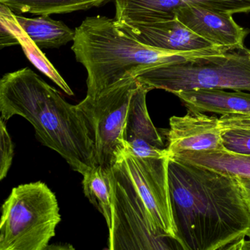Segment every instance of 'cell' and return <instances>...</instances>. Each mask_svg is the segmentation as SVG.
<instances>
[{
  "instance_id": "5",
  "label": "cell",
  "mask_w": 250,
  "mask_h": 250,
  "mask_svg": "<svg viewBox=\"0 0 250 250\" xmlns=\"http://www.w3.org/2000/svg\"><path fill=\"white\" fill-rule=\"evenodd\" d=\"M150 88L174 94L200 89H229L250 92V50L232 49L222 55L165 64L137 77Z\"/></svg>"
},
{
  "instance_id": "3",
  "label": "cell",
  "mask_w": 250,
  "mask_h": 250,
  "mask_svg": "<svg viewBox=\"0 0 250 250\" xmlns=\"http://www.w3.org/2000/svg\"><path fill=\"white\" fill-rule=\"evenodd\" d=\"M71 49L87 73V96L95 98L118 83L165 64L222 55L229 46L192 52L163 50L143 44L115 19L87 17L75 30Z\"/></svg>"
},
{
  "instance_id": "16",
  "label": "cell",
  "mask_w": 250,
  "mask_h": 250,
  "mask_svg": "<svg viewBox=\"0 0 250 250\" xmlns=\"http://www.w3.org/2000/svg\"><path fill=\"white\" fill-rule=\"evenodd\" d=\"M225 172L234 176L250 178V155L241 154L225 150L212 152H184L170 157Z\"/></svg>"
},
{
  "instance_id": "15",
  "label": "cell",
  "mask_w": 250,
  "mask_h": 250,
  "mask_svg": "<svg viewBox=\"0 0 250 250\" xmlns=\"http://www.w3.org/2000/svg\"><path fill=\"white\" fill-rule=\"evenodd\" d=\"M15 17L19 25L41 49H59L73 42L75 37V30L49 16L26 18L15 14Z\"/></svg>"
},
{
  "instance_id": "13",
  "label": "cell",
  "mask_w": 250,
  "mask_h": 250,
  "mask_svg": "<svg viewBox=\"0 0 250 250\" xmlns=\"http://www.w3.org/2000/svg\"><path fill=\"white\" fill-rule=\"evenodd\" d=\"M120 24L139 42L156 49L192 52L218 46L197 36L177 17L156 22Z\"/></svg>"
},
{
  "instance_id": "10",
  "label": "cell",
  "mask_w": 250,
  "mask_h": 250,
  "mask_svg": "<svg viewBox=\"0 0 250 250\" xmlns=\"http://www.w3.org/2000/svg\"><path fill=\"white\" fill-rule=\"evenodd\" d=\"M219 118L203 112L188 111L182 117L172 116L167 130L169 157L184 152L225 150Z\"/></svg>"
},
{
  "instance_id": "8",
  "label": "cell",
  "mask_w": 250,
  "mask_h": 250,
  "mask_svg": "<svg viewBox=\"0 0 250 250\" xmlns=\"http://www.w3.org/2000/svg\"><path fill=\"white\" fill-rule=\"evenodd\" d=\"M169 156L142 158L127 151L118 162L144 202L155 229L177 241L169 194Z\"/></svg>"
},
{
  "instance_id": "14",
  "label": "cell",
  "mask_w": 250,
  "mask_h": 250,
  "mask_svg": "<svg viewBox=\"0 0 250 250\" xmlns=\"http://www.w3.org/2000/svg\"><path fill=\"white\" fill-rule=\"evenodd\" d=\"M174 95L191 112L250 115V93L242 90L227 92L223 89H200L177 92Z\"/></svg>"
},
{
  "instance_id": "17",
  "label": "cell",
  "mask_w": 250,
  "mask_h": 250,
  "mask_svg": "<svg viewBox=\"0 0 250 250\" xmlns=\"http://www.w3.org/2000/svg\"><path fill=\"white\" fill-rule=\"evenodd\" d=\"M112 0H0L15 14L36 16L65 14L99 8Z\"/></svg>"
},
{
  "instance_id": "23",
  "label": "cell",
  "mask_w": 250,
  "mask_h": 250,
  "mask_svg": "<svg viewBox=\"0 0 250 250\" xmlns=\"http://www.w3.org/2000/svg\"><path fill=\"white\" fill-rule=\"evenodd\" d=\"M1 20V29H0V43L1 48L5 46H14L20 44L18 39L16 37L12 29L10 27L6 21L3 18L0 17Z\"/></svg>"
},
{
  "instance_id": "19",
  "label": "cell",
  "mask_w": 250,
  "mask_h": 250,
  "mask_svg": "<svg viewBox=\"0 0 250 250\" xmlns=\"http://www.w3.org/2000/svg\"><path fill=\"white\" fill-rule=\"evenodd\" d=\"M83 189L90 203L103 215L108 229L112 219V187L110 169L96 165L83 175Z\"/></svg>"
},
{
  "instance_id": "24",
  "label": "cell",
  "mask_w": 250,
  "mask_h": 250,
  "mask_svg": "<svg viewBox=\"0 0 250 250\" xmlns=\"http://www.w3.org/2000/svg\"><path fill=\"white\" fill-rule=\"evenodd\" d=\"M237 177L240 186L242 188L243 192L245 195L247 200H250V178H244V177Z\"/></svg>"
},
{
  "instance_id": "20",
  "label": "cell",
  "mask_w": 250,
  "mask_h": 250,
  "mask_svg": "<svg viewBox=\"0 0 250 250\" xmlns=\"http://www.w3.org/2000/svg\"><path fill=\"white\" fill-rule=\"evenodd\" d=\"M223 144L226 150L233 153L250 155V131L229 129L222 133Z\"/></svg>"
},
{
  "instance_id": "7",
  "label": "cell",
  "mask_w": 250,
  "mask_h": 250,
  "mask_svg": "<svg viewBox=\"0 0 250 250\" xmlns=\"http://www.w3.org/2000/svg\"><path fill=\"white\" fill-rule=\"evenodd\" d=\"M112 219L109 228L110 250H166L175 240L155 229L144 202L119 162L110 169ZM178 243V242H177Z\"/></svg>"
},
{
  "instance_id": "25",
  "label": "cell",
  "mask_w": 250,
  "mask_h": 250,
  "mask_svg": "<svg viewBox=\"0 0 250 250\" xmlns=\"http://www.w3.org/2000/svg\"><path fill=\"white\" fill-rule=\"evenodd\" d=\"M71 249H72V250H74V248H73L72 247H71V245H70V244H61V246H49L48 245V247H46V250H71Z\"/></svg>"
},
{
  "instance_id": "6",
  "label": "cell",
  "mask_w": 250,
  "mask_h": 250,
  "mask_svg": "<svg viewBox=\"0 0 250 250\" xmlns=\"http://www.w3.org/2000/svg\"><path fill=\"white\" fill-rule=\"evenodd\" d=\"M139 81L130 78L77 105L94 147L95 166L111 169L128 151L125 130L130 101Z\"/></svg>"
},
{
  "instance_id": "12",
  "label": "cell",
  "mask_w": 250,
  "mask_h": 250,
  "mask_svg": "<svg viewBox=\"0 0 250 250\" xmlns=\"http://www.w3.org/2000/svg\"><path fill=\"white\" fill-rule=\"evenodd\" d=\"M139 82L130 101L125 130L128 152L138 157L162 158L168 156L163 140L153 125L147 111L146 96L150 91Z\"/></svg>"
},
{
  "instance_id": "18",
  "label": "cell",
  "mask_w": 250,
  "mask_h": 250,
  "mask_svg": "<svg viewBox=\"0 0 250 250\" xmlns=\"http://www.w3.org/2000/svg\"><path fill=\"white\" fill-rule=\"evenodd\" d=\"M0 15L9 24L16 37L19 41V43L22 48L29 61L43 74L49 77L57 85L59 86L61 90H63L68 96H73L74 93L71 87L67 84L63 78L61 77L56 68L49 62V60L43 55L42 49L38 47L34 42L27 36L24 30L21 28L16 20L15 14L8 8L6 5L0 3Z\"/></svg>"
},
{
  "instance_id": "11",
  "label": "cell",
  "mask_w": 250,
  "mask_h": 250,
  "mask_svg": "<svg viewBox=\"0 0 250 250\" xmlns=\"http://www.w3.org/2000/svg\"><path fill=\"white\" fill-rule=\"evenodd\" d=\"M230 13L200 7H187L175 11V17L197 36L218 46L244 49L249 29L238 25Z\"/></svg>"
},
{
  "instance_id": "22",
  "label": "cell",
  "mask_w": 250,
  "mask_h": 250,
  "mask_svg": "<svg viewBox=\"0 0 250 250\" xmlns=\"http://www.w3.org/2000/svg\"><path fill=\"white\" fill-rule=\"evenodd\" d=\"M221 127L223 131L229 129L250 130V115L230 114L222 115L219 118Z\"/></svg>"
},
{
  "instance_id": "1",
  "label": "cell",
  "mask_w": 250,
  "mask_h": 250,
  "mask_svg": "<svg viewBox=\"0 0 250 250\" xmlns=\"http://www.w3.org/2000/svg\"><path fill=\"white\" fill-rule=\"evenodd\" d=\"M168 172L180 248L242 250L250 210L237 177L170 158Z\"/></svg>"
},
{
  "instance_id": "4",
  "label": "cell",
  "mask_w": 250,
  "mask_h": 250,
  "mask_svg": "<svg viewBox=\"0 0 250 250\" xmlns=\"http://www.w3.org/2000/svg\"><path fill=\"white\" fill-rule=\"evenodd\" d=\"M61 220L56 196L46 184L18 186L2 205L0 250H46Z\"/></svg>"
},
{
  "instance_id": "21",
  "label": "cell",
  "mask_w": 250,
  "mask_h": 250,
  "mask_svg": "<svg viewBox=\"0 0 250 250\" xmlns=\"http://www.w3.org/2000/svg\"><path fill=\"white\" fill-rule=\"evenodd\" d=\"M0 180L2 181L8 175L14 158V145L7 129L6 121L0 118Z\"/></svg>"
},
{
  "instance_id": "2",
  "label": "cell",
  "mask_w": 250,
  "mask_h": 250,
  "mask_svg": "<svg viewBox=\"0 0 250 250\" xmlns=\"http://www.w3.org/2000/svg\"><path fill=\"white\" fill-rule=\"evenodd\" d=\"M1 118L22 117L34 127L43 146L62 156L73 170L84 175L95 166L94 147L77 105L30 68L5 74L0 81Z\"/></svg>"
},
{
  "instance_id": "26",
  "label": "cell",
  "mask_w": 250,
  "mask_h": 250,
  "mask_svg": "<svg viewBox=\"0 0 250 250\" xmlns=\"http://www.w3.org/2000/svg\"><path fill=\"white\" fill-rule=\"evenodd\" d=\"M247 201L250 210V200H247ZM242 250H250V231L247 235V238H246L245 242H244V246L242 247Z\"/></svg>"
},
{
  "instance_id": "9",
  "label": "cell",
  "mask_w": 250,
  "mask_h": 250,
  "mask_svg": "<svg viewBox=\"0 0 250 250\" xmlns=\"http://www.w3.org/2000/svg\"><path fill=\"white\" fill-rule=\"evenodd\" d=\"M115 17L120 24L156 22L175 18V11L200 7L220 12L250 13V0H114Z\"/></svg>"
}]
</instances>
